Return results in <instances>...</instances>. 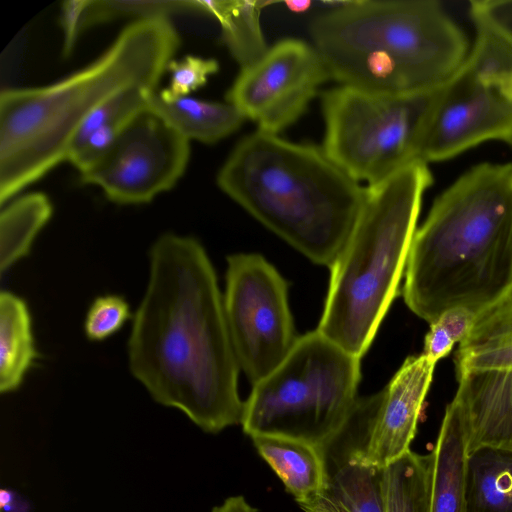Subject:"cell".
I'll return each instance as SVG.
<instances>
[{
  "mask_svg": "<svg viewBox=\"0 0 512 512\" xmlns=\"http://www.w3.org/2000/svg\"><path fill=\"white\" fill-rule=\"evenodd\" d=\"M330 79L388 94L432 92L465 63V34L434 0L340 2L309 24Z\"/></svg>",
  "mask_w": 512,
  "mask_h": 512,
  "instance_id": "4",
  "label": "cell"
},
{
  "mask_svg": "<svg viewBox=\"0 0 512 512\" xmlns=\"http://www.w3.org/2000/svg\"><path fill=\"white\" fill-rule=\"evenodd\" d=\"M431 459L412 450L383 467L385 512H430Z\"/></svg>",
  "mask_w": 512,
  "mask_h": 512,
  "instance_id": "24",
  "label": "cell"
},
{
  "mask_svg": "<svg viewBox=\"0 0 512 512\" xmlns=\"http://www.w3.org/2000/svg\"><path fill=\"white\" fill-rule=\"evenodd\" d=\"M198 12L213 16L220 24L222 40L241 68L258 61L269 49L261 27V12L267 1H195Z\"/></svg>",
  "mask_w": 512,
  "mask_h": 512,
  "instance_id": "21",
  "label": "cell"
},
{
  "mask_svg": "<svg viewBox=\"0 0 512 512\" xmlns=\"http://www.w3.org/2000/svg\"><path fill=\"white\" fill-rule=\"evenodd\" d=\"M435 91L388 94L344 85L325 91L323 150L359 183L383 181L418 160Z\"/></svg>",
  "mask_w": 512,
  "mask_h": 512,
  "instance_id": "8",
  "label": "cell"
},
{
  "mask_svg": "<svg viewBox=\"0 0 512 512\" xmlns=\"http://www.w3.org/2000/svg\"><path fill=\"white\" fill-rule=\"evenodd\" d=\"M476 314L464 307H454L444 311L437 321L454 339L462 342L472 329Z\"/></svg>",
  "mask_w": 512,
  "mask_h": 512,
  "instance_id": "31",
  "label": "cell"
},
{
  "mask_svg": "<svg viewBox=\"0 0 512 512\" xmlns=\"http://www.w3.org/2000/svg\"><path fill=\"white\" fill-rule=\"evenodd\" d=\"M360 377V358L317 329L297 337L285 359L253 384L243 430L250 437L292 438L323 451L347 428Z\"/></svg>",
  "mask_w": 512,
  "mask_h": 512,
  "instance_id": "7",
  "label": "cell"
},
{
  "mask_svg": "<svg viewBox=\"0 0 512 512\" xmlns=\"http://www.w3.org/2000/svg\"><path fill=\"white\" fill-rule=\"evenodd\" d=\"M497 84L499 85L503 94L512 99V73L501 76L497 80Z\"/></svg>",
  "mask_w": 512,
  "mask_h": 512,
  "instance_id": "34",
  "label": "cell"
},
{
  "mask_svg": "<svg viewBox=\"0 0 512 512\" xmlns=\"http://www.w3.org/2000/svg\"><path fill=\"white\" fill-rule=\"evenodd\" d=\"M430 459V512H466L468 456L463 429L451 402L446 406Z\"/></svg>",
  "mask_w": 512,
  "mask_h": 512,
  "instance_id": "16",
  "label": "cell"
},
{
  "mask_svg": "<svg viewBox=\"0 0 512 512\" xmlns=\"http://www.w3.org/2000/svg\"><path fill=\"white\" fill-rule=\"evenodd\" d=\"M212 512H257L242 496L227 498L220 506L213 508Z\"/></svg>",
  "mask_w": 512,
  "mask_h": 512,
  "instance_id": "33",
  "label": "cell"
},
{
  "mask_svg": "<svg viewBox=\"0 0 512 512\" xmlns=\"http://www.w3.org/2000/svg\"><path fill=\"white\" fill-rule=\"evenodd\" d=\"M500 53L485 38L475 43L459 71L434 93L417 159H450L487 140L512 141V99L495 79L505 73Z\"/></svg>",
  "mask_w": 512,
  "mask_h": 512,
  "instance_id": "9",
  "label": "cell"
},
{
  "mask_svg": "<svg viewBox=\"0 0 512 512\" xmlns=\"http://www.w3.org/2000/svg\"><path fill=\"white\" fill-rule=\"evenodd\" d=\"M261 457L298 502L317 494L326 484L328 472L323 451L309 443L280 436L251 437Z\"/></svg>",
  "mask_w": 512,
  "mask_h": 512,
  "instance_id": "19",
  "label": "cell"
},
{
  "mask_svg": "<svg viewBox=\"0 0 512 512\" xmlns=\"http://www.w3.org/2000/svg\"><path fill=\"white\" fill-rule=\"evenodd\" d=\"M224 309L239 367L252 384L270 374L295 341L288 285L259 254L228 257Z\"/></svg>",
  "mask_w": 512,
  "mask_h": 512,
  "instance_id": "10",
  "label": "cell"
},
{
  "mask_svg": "<svg viewBox=\"0 0 512 512\" xmlns=\"http://www.w3.org/2000/svg\"><path fill=\"white\" fill-rule=\"evenodd\" d=\"M329 79L312 43L285 38L258 61L241 68L225 98L258 130L278 134L304 114Z\"/></svg>",
  "mask_w": 512,
  "mask_h": 512,
  "instance_id": "12",
  "label": "cell"
},
{
  "mask_svg": "<svg viewBox=\"0 0 512 512\" xmlns=\"http://www.w3.org/2000/svg\"><path fill=\"white\" fill-rule=\"evenodd\" d=\"M149 263L128 339L131 373L157 403L180 410L205 432L241 424L240 367L204 247L166 233L152 245Z\"/></svg>",
  "mask_w": 512,
  "mask_h": 512,
  "instance_id": "1",
  "label": "cell"
},
{
  "mask_svg": "<svg viewBox=\"0 0 512 512\" xmlns=\"http://www.w3.org/2000/svg\"><path fill=\"white\" fill-rule=\"evenodd\" d=\"M510 145L512 146V141H511Z\"/></svg>",
  "mask_w": 512,
  "mask_h": 512,
  "instance_id": "35",
  "label": "cell"
},
{
  "mask_svg": "<svg viewBox=\"0 0 512 512\" xmlns=\"http://www.w3.org/2000/svg\"><path fill=\"white\" fill-rule=\"evenodd\" d=\"M435 365L424 354L410 356L383 389L365 445L359 449L366 463L385 467L411 450Z\"/></svg>",
  "mask_w": 512,
  "mask_h": 512,
  "instance_id": "13",
  "label": "cell"
},
{
  "mask_svg": "<svg viewBox=\"0 0 512 512\" xmlns=\"http://www.w3.org/2000/svg\"><path fill=\"white\" fill-rule=\"evenodd\" d=\"M88 0H69L62 3L60 25L63 31V54L69 56L80 35L81 23Z\"/></svg>",
  "mask_w": 512,
  "mask_h": 512,
  "instance_id": "30",
  "label": "cell"
},
{
  "mask_svg": "<svg viewBox=\"0 0 512 512\" xmlns=\"http://www.w3.org/2000/svg\"><path fill=\"white\" fill-rule=\"evenodd\" d=\"M219 70V63L214 58L187 55L179 60L172 59L167 66L170 83L158 92L164 100H173L188 96L204 86L209 77Z\"/></svg>",
  "mask_w": 512,
  "mask_h": 512,
  "instance_id": "27",
  "label": "cell"
},
{
  "mask_svg": "<svg viewBox=\"0 0 512 512\" xmlns=\"http://www.w3.org/2000/svg\"><path fill=\"white\" fill-rule=\"evenodd\" d=\"M154 91L156 90L145 87H131L107 99L82 122L70 144L68 154L94 131L113 123H128L147 110L149 96Z\"/></svg>",
  "mask_w": 512,
  "mask_h": 512,
  "instance_id": "26",
  "label": "cell"
},
{
  "mask_svg": "<svg viewBox=\"0 0 512 512\" xmlns=\"http://www.w3.org/2000/svg\"><path fill=\"white\" fill-rule=\"evenodd\" d=\"M219 188L319 265L331 267L360 212L365 187L323 148L256 130L233 148Z\"/></svg>",
  "mask_w": 512,
  "mask_h": 512,
  "instance_id": "5",
  "label": "cell"
},
{
  "mask_svg": "<svg viewBox=\"0 0 512 512\" xmlns=\"http://www.w3.org/2000/svg\"><path fill=\"white\" fill-rule=\"evenodd\" d=\"M190 158V141L148 109L138 114L110 151L80 174L112 202L145 204L173 188Z\"/></svg>",
  "mask_w": 512,
  "mask_h": 512,
  "instance_id": "11",
  "label": "cell"
},
{
  "mask_svg": "<svg viewBox=\"0 0 512 512\" xmlns=\"http://www.w3.org/2000/svg\"><path fill=\"white\" fill-rule=\"evenodd\" d=\"M298 504L305 512H385L383 467L366 463L358 449L317 494Z\"/></svg>",
  "mask_w": 512,
  "mask_h": 512,
  "instance_id": "15",
  "label": "cell"
},
{
  "mask_svg": "<svg viewBox=\"0 0 512 512\" xmlns=\"http://www.w3.org/2000/svg\"><path fill=\"white\" fill-rule=\"evenodd\" d=\"M52 214L53 205L42 192L27 193L7 202L0 214L1 273L30 252Z\"/></svg>",
  "mask_w": 512,
  "mask_h": 512,
  "instance_id": "23",
  "label": "cell"
},
{
  "mask_svg": "<svg viewBox=\"0 0 512 512\" xmlns=\"http://www.w3.org/2000/svg\"><path fill=\"white\" fill-rule=\"evenodd\" d=\"M451 401L467 456L483 448L512 452V369L467 372Z\"/></svg>",
  "mask_w": 512,
  "mask_h": 512,
  "instance_id": "14",
  "label": "cell"
},
{
  "mask_svg": "<svg viewBox=\"0 0 512 512\" xmlns=\"http://www.w3.org/2000/svg\"><path fill=\"white\" fill-rule=\"evenodd\" d=\"M180 46L169 18L132 21L94 61L54 83L0 94V203L67 161L85 118L115 94L155 90Z\"/></svg>",
  "mask_w": 512,
  "mask_h": 512,
  "instance_id": "3",
  "label": "cell"
},
{
  "mask_svg": "<svg viewBox=\"0 0 512 512\" xmlns=\"http://www.w3.org/2000/svg\"><path fill=\"white\" fill-rule=\"evenodd\" d=\"M469 15L475 29L482 30L512 53V0H473Z\"/></svg>",
  "mask_w": 512,
  "mask_h": 512,
  "instance_id": "29",
  "label": "cell"
},
{
  "mask_svg": "<svg viewBox=\"0 0 512 512\" xmlns=\"http://www.w3.org/2000/svg\"><path fill=\"white\" fill-rule=\"evenodd\" d=\"M130 318V306L122 296H99L87 311L84 321L85 335L91 341H103L117 333Z\"/></svg>",
  "mask_w": 512,
  "mask_h": 512,
  "instance_id": "28",
  "label": "cell"
},
{
  "mask_svg": "<svg viewBox=\"0 0 512 512\" xmlns=\"http://www.w3.org/2000/svg\"><path fill=\"white\" fill-rule=\"evenodd\" d=\"M188 12H198L195 1L88 0L81 31L122 18L136 21Z\"/></svg>",
  "mask_w": 512,
  "mask_h": 512,
  "instance_id": "25",
  "label": "cell"
},
{
  "mask_svg": "<svg viewBox=\"0 0 512 512\" xmlns=\"http://www.w3.org/2000/svg\"><path fill=\"white\" fill-rule=\"evenodd\" d=\"M455 343L452 336L437 321H434L430 324L425 336L422 354L436 364L451 352Z\"/></svg>",
  "mask_w": 512,
  "mask_h": 512,
  "instance_id": "32",
  "label": "cell"
},
{
  "mask_svg": "<svg viewBox=\"0 0 512 512\" xmlns=\"http://www.w3.org/2000/svg\"><path fill=\"white\" fill-rule=\"evenodd\" d=\"M148 110L162 118L187 140L216 143L234 133L246 120L232 104L189 96L164 100L154 91Z\"/></svg>",
  "mask_w": 512,
  "mask_h": 512,
  "instance_id": "18",
  "label": "cell"
},
{
  "mask_svg": "<svg viewBox=\"0 0 512 512\" xmlns=\"http://www.w3.org/2000/svg\"><path fill=\"white\" fill-rule=\"evenodd\" d=\"M512 292V163H481L434 201L415 231L403 297L429 324L464 307L476 315Z\"/></svg>",
  "mask_w": 512,
  "mask_h": 512,
  "instance_id": "2",
  "label": "cell"
},
{
  "mask_svg": "<svg viewBox=\"0 0 512 512\" xmlns=\"http://www.w3.org/2000/svg\"><path fill=\"white\" fill-rule=\"evenodd\" d=\"M466 512H512V452L483 448L468 456Z\"/></svg>",
  "mask_w": 512,
  "mask_h": 512,
  "instance_id": "22",
  "label": "cell"
},
{
  "mask_svg": "<svg viewBox=\"0 0 512 512\" xmlns=\"http://www.w3.org/2000/svg\"><path fill=\"white\" fill-rule=\"evenodd\" d=\"M431 183L427 164L417 160L366 186L353 229L330 267L317 330L358 358L369 348L398 292L422 197Z\"/></svg>",
  "mask_w": 512,
  "mask_h": 512,
  "instance_id": "6",
  "label": "cell"
},
{
  "mask_svg": "<svg viewBox=\"0 0 512 512\" xmlns=\"http://www.w3.org/2000/svg\"><path fill=\"white\" fill-rule=\"evenodd\" d=\"M454 364L456 378L471 371L512 369V292L476 316Z\"/></svg>",
  "mask_w": 512,
  "mask_h": 512,
  "instance_id": "17",
  "label": "cell"
},
{
  "mask_svg": "<svg viewBox=\"0 0 512 512\" xmlns=\"http://www.w3.org/2000/svg\"><path fill=\"white\" fill-rule=\"evenodd\" d=\"M38 357L31 315L19 296L0 294V391L9 393L19 388L34 360Z\"/></svg>",
  "mask_w": 512,
  "mask_h": 512,
  "instance_id": "20",
  "label": "cell"
}]
</instances>
